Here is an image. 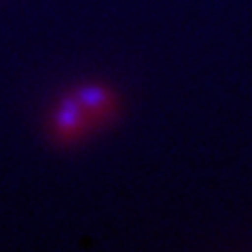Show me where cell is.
I'll list each match as a JSON object with an SVG mask.
<instances>
[{
  "label": "cell",
  "instance_id": "1",
  "mask_svg": "<svg viewBox=\"0 0 252 252\" xmlns=\"http://www.w3.org/2000/svg\"><path fill=\"white\" fill-rule=\"evenodd\" d=\"M91 130L93 124L82 105L78 103V99L72 93L63 94L51 114V124H49L51 137L61 145H72L84 139Z\"/></svg>",
  "mask_w": 252,
  "mask_h": 252
},
{
  "label": "cell",
  "instance_id": "2",
  "mask_svg": "<svg viewBox=\"0 0 252 252\" xmlns=\"http://www.w3.org/2000/svg\"><path fill=\"white\" fill-rule=\"evenodd\" d=\"M78 99V103L82 105V109L89 116V120L93 124V128H99L105 122L114 120L120 112V99L114 89H109L105 84L89 82L80 84L74 91H69Z\"/></svg>",
  "mask_w": 252,
  "mask_h": 252
}]
</instances>
